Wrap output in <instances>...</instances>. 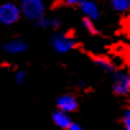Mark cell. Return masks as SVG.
I'll return each mask as SVG.
<instances>
[{"mask_svg": "<svg viewBox=\"0 0 130 130\" xmlns=\"http://www.w3.org/2000/svg\"><path fill=\"white\" fill-rule=\"evenodd\" d=\"M50 43L55 52L64 55V54H68L72 50L77 48L78 40L67 32H54L50 38Z\"/></svg>", "mask_w": 130, "mask_h": 130, "instance_id": "cell-1", "label": "cell"}, {"mask_svg": "<svg viewBox=\"0 0 130 130\" xmlns=\"http://www.w3.org/2000/svg\"><path fill=\"white\" fill-rule=\"evenodd\" d=\"M19 9L22 17L32 22H36L46 15V5L42 0H22Z\"/></svg>", "mask_w": 130, "mask_h": 130, "instance_id": "cell-2", "label": "cell"}, {"mask_svg": "<svg viewBox=\"0 0 130 130\" xmlns=\"http://www.w3.org/2000/svg\"><path fill=\"white\" fill-rule=\"evenodd\" d=\"M22 18L19 5L13 2H7L0 5V24L10 27L19 22Z\"/></svg>", "mask_w": 130, "mask_h": 130, "instance_id": "cell-3", "label": "cell"}, {"mask_svg": "<svg viewBox=\"0 0 130 130\" xmlns=\"http://www.w3.org/2000/svg\"><path fill=\"white\" fill-rule=\"evenodd\" d=\"M112 92L119 97H127L130 93V75L126 70H116L112 74Z\"/></svg>", "mask_w": 130, "mask_h": 130, "instance_id": "cell-4", "label": "cell"}, {"mask_svg": "<svg viewBox=\"0 0 130 130\" xmlns=\"http://www.w3.org/2000/svg\"><path fill=\"white\" fill-rule=\"evenodd\" d=\"M55 106H56V110L70 115V113L75 112L79 108V101H78V98L74 94L65 93V94H60L56 98Z\"/></svg>", "mask_w": 130, "mask_h": 130, "instance_id": "cell-5", "label": "cell"}, {"mask_svg": "<svg viewBox=\"0 0 130 130\" xmlns=\"http://www.w3.org/2000/svg\"><path fill=\"white\" fill-rule=\"evenodd\" d=\"M78 8L83 13L84 18H88L91 21L96 22L101 15V10H100L98 4L96 2H92V0H79Z\"/></svg>", "mask_w": 130, "mask_h": 130, "instance_id": "cell-6", "label": "cell"}, {"mask_svg": "<svg viewBox=\"0 0 130 130\" xmlns=\"http://www.w3.org/2000/svg\"><path fill=\"white\" fill-rule=\"evenodd\" d=\"M28 48V43L23 38H12L3 45V51L8 55H19L26 52Z\"/></svg>", "mask_w": 130, "mask_h": 130, "instance_id": "cell-7", "label": "cell"}, {"mask_svg": "<svg viewBox=\"0 0 130 130\" xmlns=\"http://www.w3.org/2000/svg\"><path fill=\"white\" fill-rule=\"evenodd\" d=\"M92 61H93V64L96 65L98 69H101L102 72H105V73H107V74H113V73L117 70L115 62H113L111 59H108L107 56L96 55V56L92 57Z\"/></svg>", "mask_w": 130, "mask_h": 130, "instance_id": "cell-8", "label": "cell"}, {"mask_svg": "<svg viewBox=\"0 0 130 130\" xmlns=\"http://www.w3.org/2000/svg\"><path fill=\"white\" fill-rule=\"evenodd\" d=\"M51 119H52V122L61 130H67L73 122V119H72L70 115L65 113V112H61L59 110H55L52 112Z\"/></svg>", "mask_w": 130, "mask_h": 130, "instance_id": "cell-9", "label": "cell"}, {"mask_svg": "<svg viewBox=\"0 0 130 130\" xmlns=\"http://www.w3.org/2000/svg\"><path fill=\"white\" fill-rule=\"evenodd\" d=\"M110 7L113 12L124 14L127 13L130 9V2L129 0H111L110 2Z\"/></svg>", "mask_w": 130, "mask_h": 130, "instance_id": "cell-10", "label": "cell"}, {"mask_svg": "<svg viewBox=\"0 0 130 130\" xmlns=\"http://www.w3.org/2000/svg\"><path fill=\"white\" fill-rule=\"evenodd\" d=\"M82 26H83V28L86 29V32H88L91 36H97V35L100 33V31H98V28H97L94 21H91V19L83 17V18H82Z\"/></svg>", "mask_w": 130, "mask_h": 130, "instance_id": "cell-11", "label": "cell"}, {"mask_svg": "<svg viewBox=\"0 0 130 130\" xmlns=\"http://www.w3.org/2000/svg\"><path fill=\"white\" fill-rule=\"evenodd\" d=\"M120 120H121L122 127H127V129H130V110H129L127 107L124 108V111L121 112Z\"/></svg>", "mask_w": 130, "mask_h": 130, "instance_id": "cell-12", "label": "cell"}, {"mask_svg": "<svg viewBox=\"0 0 130 130\" xmlns=\"http://www.w3.org/2000/svg\"><path fill=\"white\" fill-rule=\"evenodd\" d=\"M61 27V19L56 15H52V17H48V28H52V29H59Z\"/></svg>", "mask_w": 130, "mask_h": 130, "instance_id": "cell-13", "label": "cell"}, {"mask_svg": "<svg viewBox=\"0 0 130 130\" xmlns=\"http://www.w3.org/2000/svg\"><path fill=\"white\" fill-rule=\"evenodd\" d=\"M26 79H27V74L24 70H17L14 73V80L17 84H23L26 82Z\"/></svg>", "mask_w": 130, "mask_h": 130, "instance_id": "cell-14", "label": "cell"}, {"mask_svg": "<svg viewBox=\"0 0 130 130\" xmlns=\"http://www.w3.org/2000/svg\"><path fill=\"white\" fill-rule=\"evenodd\" d=\"M35 24H36V27H38V28L47 29V28H48V17H47V15L42 17L41 19L36 21V22H35Z\"/></svg>", "mask_w": 130, "mask_h": 130, "instance_id": "cell-15", "label": "cell"}, {"mask_svg": "<svg viewBox=\"0 0 130 130\" xmlns=\"http://www.w3.org/2000/svg\"><path fill=\"white\" fill-rule=\"evenodd\" d=\"M67 130H84V127H83L80 124H78V122L73 121V122H72V125H70Z\"/></svg>", "mask_w": 130, "mask_h": 130, "instance_id": "cell-16", "label": "cell"}, {"mask_svg": "<svg viewBox=\"0 0 130 130\" xmlns=\"http://www.w3.org/2000/svg\"><path fill=\"white\" fill-rule=\"evenodd\" d=\"M78 3L79 0H65L62 4L64 7H78Z\"/></svg>", "mask_w": 130, "mask_h": 130, "instance_id": "cell-17", "label": "cell"}, {"mask_svg": "<svg viewBox=\"0 0 130 130\" xmlns=\"http://www.w3.org/2000/svg\"><path fill=\"white\" fill-rule=\"evenodd\" d=\"M78 86H79V88H84V86H86V82H78Z\"/></svg>", "mask_w": 130, "mask_h": 130, "instance_id": "cell-18", "label": "cell"}, {"mask_svg": "<svg viewBox=\"0 0 130 130\" xmlns=\"http://www.w3.org/2000/svg\"><path fill=\"white\" fill-rule=\"evenodd\" d=\"M122 130H130V129H127V127H122Z\"/></svg>", "mask_w": 130, "mask_h": 130, "instance_id": "cell-19", "label": "cell"}]
</instances>
